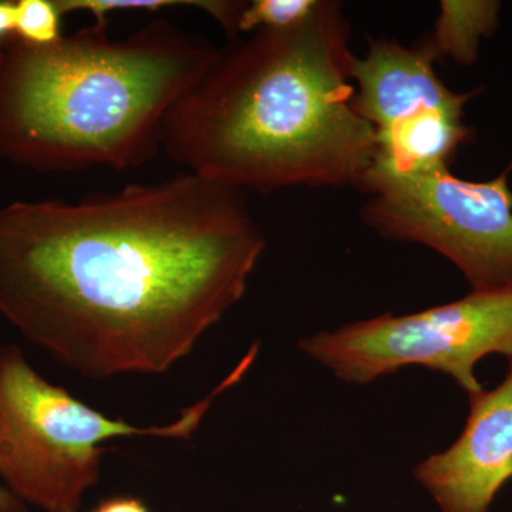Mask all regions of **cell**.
Segmentation results:
<instances>
[{
    "label": "cell",
    "mask_w": 512,
    "mask_h": 512,
    "mask_svg": "<svg viewBox=\"0 0 512 512\" xmlns=\"http://www.w3.org/2000/svg\"><path fill=\"white\" fill-rule=\"evenodd\" d=\"M245 194L187 173L0 207V316L94 380L161 375L237 305L264 254Z\"/></svg>",
    "instance_id": "cell-1"
},
{
    "label": "cell",
    "mask_w": 512,
    "mask_h": 512,
    "mask_svg": "<svg viewBox=\"0 0 512 512\" xmlns=\"http://www.w3.org/2000/svg\"><path fill=\"white\" fill-rule=\"evenodd\" d=\"M355 57L342 3L332 0L292 28L234 39L168 113L161 151L242 192L360 188L376 133L353 107Z\"/></svg>",
    "instance_id": "cell-2"
},
{
    "label": "cell",
    "mask_w": 512,
    "mask_h": 512,
    "mask_svg": "<svg viewBox=\"0 0 512 512\" xmlns=\"http://www.w3.org/2000/svg\"><path fill=\"white\" fill-rule=\"evenodd\" d=\"M218 56L165 20L126 39L96 22L47 46L10 35L0 42V157L37 173L141 167L161 151L170 110Z\"/></svg>",
    "instance_id": "cell-3"
},
{
    "label": "cell",
    "mask_w": 512,
    "mask_h": 512,
    "mask_svg": "<svg viewBox=\"0 0 512 512\" xmlns=\"http://www.w3.org/2000/svg\"><path fill=\"white\" fill-rule=\"evenodd\" d=\"M238 366L177 420L134 426L113 419L50 383L16 345L0 346V481L23 504L46 512H77L99 481L103 444L120 437L190 440L218 396L241 382L254 365Z\"/></svg>",
    "instance_id": "cell-4"
},
{
    "label": "cell",
    "mask_w": 512,
    "mask_h": 512,
    "mask_svg": "<svg viewBox=\"0 0 512 512\" xmlns=\"http://www.w3.org/2000/svg\"><path fill=\"white\" fill-rule=\"evenodd\" d=\"M299 349L346 383L369 384L423 366L450 376L470 396L484 389L474 373L480 360H512V288L473 291L410 315L384 313L303 338Z\"/></svg>",
    "instance_id": "cell-5"
},
{
    "label": "cell",
    "mask_w": 512,
    "mask_h": 512,
    "mask_svg": "<svg viewBox=\"0 0 512 512\" xmlns=\"http://www.w3.org/2000/svg\"><path fill=\"white\" fill-rule=\"evenodd\" d=\"M363 220L377 234L439 252L474 292L512 288V192L505 175L471 183L448 167L412 174L370 168Z\"/></svg>",
    "instance_id": "cell-6"
},
{
    "label": "cell",
    "mask_w": 512,
    "mask_h": 512,
    "mask_svg": "<svg viewBox=\"0 0 512 512\" xmlns=\"http://www.w3.org/2000/svg\"><path fill=\"white\" fill-rule=\"evenodd\" d=\"M463 433L414 468L441 512H488L512 478V360L493 390L470 394Z\"/></svg>",
    "instance_id": "cell-7"
},
{
    "label": "cell",
    "mask_w": 512,
    "mask_h": 512,
    "mask_svg": "<svg viewBox=\"0 0 512 512\" xmlns=\"http://www.w3.org/2000/svg\"><path fill=\"white\" fill-rule=\"evenodd\" d=\"M429 43L406 47L396 40L370 39L365 57H355L353 107L375 133L420 119L429 113L463 114L467 94L447 89L437 76Z\"/></svg>",
    "instance_id": "cell-8"
},
{
    "label": "cell",
    "mask_w": 512,
    "mask_h": 512,
    "mask_svg": "<svg viewBox=\"0 0 512 512\" xmlns=\"http://www.w3.org/2000/svg\"><path fill=\"white\" fill-rule=\"evenodd\" d=\"M498 10V2H441L433 35L427 40L436 59L450 57L460 64L476 62L481 39L497 28Z\"/></svg>",
    "instance_id": "cell-9"
},
{
    "label": "cell",
    "mask_w": 512,
    "mask_h": 512,
    "mask_svg": "<svg viewBox=\"0 0 512 512\" xmlns=\"http://www.w3.org/2000/svg\"><path fill=\"white\" fill-rule=\"evenodd\" d=\"M322 0H252L242 2L239 9L235 39L241 33L264 29H286L311 18ZM234 40V39H232Z\"/></svg>",
    "instance_id": "cell-10"
},
{
    "label": "cell",
    "mask_w": 512,
    "mask_h": 512,
    "mask_svg": "<svg viewBox=\"0 0 512 512\" xmlns=\"http://www.w3.org/2000/svg\"><path fill=\"white\" fill-rule=\"evenodd\" d=\"M62 16L56 0H19L13 35L29 45H52L62 37Z\"/></svg>",
    "instance_id": "cell-11"
},
{
    "label": "cell",
    "mask_w": 512,
    "mask_h": 512,
    "mask_svg": "<svg viewBox=\"0 0 512 512\" xmlns=\"http://www.w3.org/2000/svg\"><path fill=\"white\" fill-rule=\"evenodd\" d=\"M62 15L72 12H89L96 23H107V18L113 12L120 10H160L175 8V6H191L204 9L205 0H56Z\"/></svg>",
    "instance_id": "cell-12"
},
{
    "label": "cell",
    "mask_w": 512,
    "mask_h": 512,
    "mask_svg": "<svg viewBox=\"0 0 512 512\" xmlns=\"http://www.w3.org/2000/svg\"><path fill=\"white\" fill-rule=\"evenodd\" d=\"M90 512H150V510L136 497H113L103 501Z\"/></svg>",
    "instance_id": "cell-13"
},
{
    "label": "cell",
    "mask_w": 512,
    "mask_h": 512,
    "mask_svg": "<svg viewBox=\"0 0 512 512\" xmlns=\"http://www.w3.org/2000/svg\"><path fill=\"white\" fill-rule=\"evenodd\" d=\"M16 2H0V42L15 33Z\"/></svg>",
    "instance_id": "cell-14"
},
{
    "label": "cell",
    "mask_w": 512,
    "mask_h": 512,
    "mask_svg": "<svg viewBox=\"0 0 512 512\" xmlns=\"http://www.w3.org/2000/svg\"><path fill=\"white\" fill-rule=\"evenodd\" d=\"M0 512H26V504L0 485Z\"/></svg>",
    "instance_id": "cell-15"
}]
</instances>
